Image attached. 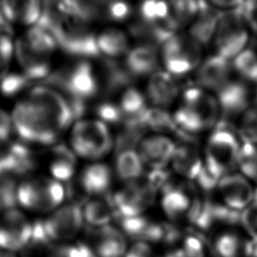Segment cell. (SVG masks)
Masks as SVG:
<instances>
[{
    "label": "cell",
    "mask_w": 257,
    "mask_h": 257,
    "mask_svg": "<svg viewBox=\"0 0 257 257\" xmlns=\"http://www.w3.org/2000/svg\"><path fill=\"white\" fill-rule=\"evenodd\" d=\"M12 126L26 142L51 145L74 120L61 93L46 86L32 87L13 108Z\"/></svg>",
    "instance_id": "obj_1"
},
{
    "label": "cell",
    "mask_w": 257,
    "mask_h": 257,
    "mask_svg": "<svg viewBox=\"0 0 257 257\" xmlns=\"http://www.w3.org/2000/svg\"><path fill=\"white\" fill-rule=\"evenodd\" d=\"M38 26L47 30L65 53L84 60L101 57L97 42V34L90 23L78 15L68 1L43 2Z\"/></svg>",
    "instance_id": "obj_2"
},
{
    "label": "cell",
    "mask_w": 257,
    "mask_h": 257,
    "mask_svg": "<svg viewBox=\"0 0 257 257\" xmlns=\"http://www.w3.org/2000/svg\"><path fill=\"white\" fill-rule=\"evenodd\" d=\"M65 98L74 119L86 111V100L96 96L99 91L97 70L89 60L79 59L52 70L42 81Z\"/></svg>",
    "instance_id": "obj_3"
},
{
    "label": "cell",
    "mask_w": 257,
    "mask_h": 257,
    "mask_svg": "<svg viewBox=\"0 0 257 257\" xmlns=\"http://www.w3.org/2000/svg\"><path fill=\"white\" fill-rule=\"evenodd\" d=\"M56 48V41L47 30L38 25L29 27L14 45L21 73L33 82L43 81L52 71L51 59Z\"/></svg>",
    "instance_id": "obj_4"
},
{
    "label": "cell",
    "mask_w": 257,
    "mask_h": 257,
    "mask_svg": "<svg viewBox=\"0 0 257 257\" xmlns=\"http://www.w3.org/2000/svg\"><path fill=\"white\" fill-rule=\"evenodd\" d=\"M242 140L229 122L218 121L212 130L204 149L205 167L218 179L234 173L238 168Z\"/></svg>",
    "instance_id": "obj_5"
},
{
    "label": "cell",
    "mask_w": 257,
    "mask_h": 257,
    "mask_svg": "<svg viewBox=\"0 0 257 257\" xmlns=\"http://www.w3.org/2000/svg\"><path fill=\"white\" fill-rule=\"evenodd\" d=\"M113 137L106 123L99 119H79L70 134L73 153L88 160H98L113 148Z\"/></svg>",
    "instance_id": "obj_6"
},
{
    "label": "cell",
    "mask_w": 257,
    "mask_h": 257,
    "mask_svg": "<svg viewBox=\"0 0 257 257\" xmlns=\"http://www.w3.org/2000/svg\"><path fill=\"white\" fill-rule=\"evenodd\" d=\"M161 60L165 70L172 75H185L197 69L201 64L202 45L189 33H175L162 45Z\"/></svg>",
    "instance_id": "obj_7"
},
{
    "label": "cell",
    "mask_w": 257,
    "mask_h": 257,
    "mask_svg": "<svg viewBox=\"0 0 257 257\" xmlns=\"http://www.w3.org/2000/svg\"><path fill=\"white\" fill-rule=\"evenodd\" d=\"M65 190L60 182L47 177L29 178L17 190L18 204L35 212H52L62 203Z\"/></svg>",
    "instance_id": "obj_8"
},
{
    "label": "cell",
    "mask_w": 257,
    "mask_h": 257,
    "mask_svg": "<svg viewBox=\"0 0 257 257\" xmlns=\"http://www.w3.org/2000/svg\"><path fill=\"white\" fill-rule=\"evenodd\" d=\"M248 29L240 9L222 12L213 38L216 54L232 61L246 49Z\"/></svg>",
    "instance_id": "obj_9"
},
{
    "label": "cell",
    "mask_w": 257,
    "mask_h": 257,
    "mask_svg": "<svg viewBox=\"0 0 257 257\" xmlns=\"http://www.w3.org/2000/svg\"><path fill=\"white\" fill-rule=\"evenodd\" d=\"M158 192L144 178L126 183L111 196L116 217L128 218L141 216L156 200Z\"/></svg>",
    "instance_id": "obj_10"
},
{
    "label": "cell",
    "mask_w": 257,
    "mask_h": 257,
    "mask_svg": "<svg viewBox=\"0 0 257 257\" xmlns=\"http://www.w3.org/2000/svg\"><path fill=\"white\" fill-rule=\"evenodd\" d=\"M84 223L82 209L76 203L60 206L43 220L46 233L53 242H67L74 239Z\"/></svg>",
    "instance_id": "obj_11"
},
{
    "label": "cell",
    "mask_w": 257,
    "mask_h": 257,
    "mask_svg": "<svg viewBox=\"0 0 257 257\" xmlns=\"http://www.w3.org/2000/svg\"><path fill=\"white\" fill-rule=\"evenodd\" d=\"M32 232V223L17 209L3 212L0 217V249L14 253L22 251Z\"/></svg>",
    "instance_id": "obj_12"
},
{
    "label": "cell",
    "mask_w": 257,
    "mask_h": 257,
    "mask_svg": "<svg viewBox=\"0 0 257 257\" xmlns=\"http://www.w3.org/2000/svg\"><path fill=\"white\" fill-rule=\"evenodd\" d=\"M197 187L193 184H176L175 182L162 193L161 206L165 215L174 222L189 220L199 197Z\"/></svg>",
    "instance_id": "obj_13"
},
{
    "label": "cell",
    "mask_w": 257,
    "mask_h": 257,
    "mask_svg": "<svg viewBox=\"0 0 257 257\" xmlns=\"http://www.w3.org/2000/svg\"><path fill=\"white\" fill-rule=\"evenodd\" d=\"M217 190L222 203L232 210L242 212L253 203L255 189L242 174L232 173L223 177Z\"/></svg>",
    "instance_id": "obj_14"
},
{
    "label": "cell",
    "mask_w": 257,
    "mask_h": 257,
    "mask_svg": "<svg viewBox=\"0 0 257 257\" xmlns=\"http://www.w3.org/2000/svg\"><path fill=\"white\" fill-rule=\"evenodd\" d=\"M175 148L176 143L168 136L154 134L144 137L136 151L145 167L160 170L168 168L171 164Z\"/></svg>",
    "instance_id": "obj_15"
},
{
    "label": "cell",
    "mask_w": 257,
    "mask_h": 257,
    "mask_svg": "<svg viewBox=\"0 0 257 257\" xmlns=\"http://www.w3.org/2000/svg\"><path fill=\"white\" fill-rule=\"evenodd\" d=\"M196 70L197 86L215 93L232 78L233 66L231 60L215 54L203 60Z\"/></svg>",
    "instance_id": "obj_16"
},
{
    "label": "cell",
    "mask_w": 257,
    "mask_h": 257,
    "mask_svg": "<svg viewBox=\"0 0 257 257\" xmlns=\"http://www.w3.org/2000/svg\"><path fill=\"white\" fill-rule=\"evenodd\" d=\"M181 104L193 110L209 130H213L219 121L221 111L216 96L199 86L186 88L182 95Z\"/></svg>",
    "instance_id": "obj_17"
},
{
    "label": "cell",
    "mask_w": 257,
    "mask_h": 257,
    "mask_svg": "<svg viewBox=\"0 0 257 257\" xmlns=\"http://www.w3.org/2000/svg\"><path fill=\"white\" fill-rule=\"evenodd\" d=\"M86 243L97 257H124L127 252L125 235L111 225L93 228Z\"/></svg>",
    "instance_id": "obj_18"
},
{
    "label": "cell",
    "mask_w": 257,
    "mask_h": 257,
    "mask_svg": "<svg viewBox=\"0 0 257 257\" xmlns=\"http://www.w3.org/2000/svg\"><path fill=\"white\" fill-rule=\"evenodd\" d=\"M214 95L218 101L221 113L227 116L242 114L250 107V90L242 79L232 77Z\"/></svg>",
    "instance_id": "obj_19"
},
{
    "label": "cell",
    "mask_w": 257,
    "mask_h": 257,
    "mask_svg": "<svg viewBox=\"0 0 257 257\" xmlns=\"http://www.w3.org/2000/svg\"><path fill=\"white\" fill-rule=\"evenodd\" d=\"M171 166L179 176L193 182L204 167V157L196 141H179L176 143Z\"/></svg>",
    "instance_id": "obj_20"
},
{
    "label": "cell",
    "mask_w": 257,
    "mask_h": 257,
    "mask_svg": "<svg viewBox=\"0 0 257 257\" xmlns=\"http://www.w3.org/2000/svg\"><path fill=\"white\" fill-rule=\"evenodd\" d=\"M100 91L104 97L122 92L130 86H133L135 78L127 70L125 64H121L117 59L103 58L100 61V69L97 71Z\"/></svg>",
    "instance_id": "obj_21"
},
{
    "label": "cell",
    "mask_w": 257,
    "mask_h": 257,
    "mask_svg": "<svg viewBox=\"0 0 257 257\" xmlns=\"http://www.w3.org/2000/svg\"><path fill=\"white\" fill-rule=\"evenodd\" d=\"M175 77L166 70H158L149 77L146 97L153 106L166 108L175 101L180 92Z\"/></svg>",
    "instance_id": "obj_22"
},
{
    "label": "cell",
    "mask_w": 257,
    "mask_h": 257,
    "mask_svg": "<svg viewBox=\"0 0 257 257\" xmlns=\"http://www.w3.org/2000/svg\"><path fill=\"white\" fill-rule=\"evenodd\" d=\"M124 64L134 77H150L160 70V53L158 47L142 43L132 48L125 55Z\"/></svg>",
    "instance_id": "obj_23"
},
{
    "label": "cell",
    "mask_w": 257,
    "mask_h": 257,
    "mask_svg": "<svg viewBox=\"0 0 257 257\" xmlns=\"http://www.w3.org/2000/svg\"><path fill=\"white\" fill-rule=\"evenodd\" d=\"M111 171L102 163H93L85 167L78 179V187L84 195L90 197L106 195L111 185Z\"/></svg>",
    "instance_id": "obj_24"
},
{
    "label": "cell",
    "mask_w": 257,
    "mask_h": 257,
    "mask_svg": "<svg viewBox=\"0 0 257 257\" xmlns=\"http://www.w3.org/2000/svg\"><path fill=\"white\" fill-rule=\"evenodd\" d=\"M222 12L209 2L200 1L199 11L190 25L189 35L200 45L208 44L215 35Z\"/></svg>",
    "instance_id": "obj_25"
},
{
    "label": "cell",
    "mask_w": 257,
    "mask_h": 257,
    "mask_svg": "<svg viewBox=\"0 0 257 257\" xmlns=\"http://www.w3.org/2000/svg\"><path fill=\"white\" fill-rule=\"evenodd\" d=\"M43 8L39 1H2L0 11L6 21L11 24L34 26L37 24Z\"/></svg>",
    "instance_id": "obj_26"
},
{
    "label": "cell",
    "mask_w": 257,
    "mask_h": 257,
    "mask_svg": "<svg viewBox=\"0 0 257 257\" xmlns=\"http://www.w3.org/2000/svg\"><path fill=\"white\" fill-rule=\"evenodd\" d=\"M47 168L52 179L58 182L70 180L76 169V155L64 145H55L48 152Z\"/></svg>",
    "instance_id": "obj_27"
},
{
    "label": "cell",
    "mask_w": 257,
    "mask_h": 257,
    "mask_svg": "<svg viewBox=\"0 0 257 257\" xmlns=\"http://www.w3.org/2000/svg\"><path fill=\"white\" fill-rule=\"evenodd\" d=\"M143 121L148 131H153L157 135L167 136L168 134H175L181 141H192L196 140L191 135L182 132L175 119L173 114L168 112L166 108L151 106L143 116Z\"/></svg>",
    "instance_id": "obj_28"
},
{
    "label": "cell",
    "mask_w": 257,
    "mask_h": 257,
    "mask_svg": "<svg viewBox=\"0 0 257 257\" xmlns=\"http://www.w3.org/2000/svg\"><path fill=\"white\" fill-rule=\"evenodd\" d=\"M81 209L84 222L92 228L110 225L111 220L116 216L111 197L106 195L90 197Z\"/></svg>",
    "instance_id": "obj_29"
},
{
    "label": "cell",
    "mask_w": 257,
    "mask_h": 257,
    "mask_svg": "<svg viewBox=\"0 0 257 257\" xmlns=\"http://www.w3.org/2000/svg\"><path fill=\"white\" fill-rule=\"evenodd\" d=\"M96 42L100 55L109 59H117L131 50L127 34L115 27H108L99 32Z\"/></svg>",
    "instance_id": "obj_30"
},
{
    "label": "cell",
    "mask_w": 257,
    "mask_h": 257,
    "mask_svg": "<svg viewBox=\"0 0 257 257\" xmlns=\"http://www.w3.org/2000/svg\"><path fill=\"white\" fill-rule=\"evenodd\" d=\"M130 34L143 41V44H150L159 48L175 33L166 24L150 23L140 18L130 25Z\"/></svg>",
    "instance_id": "obj_31"
},
{
    "label": "cell",
    "mask_w": 257,
    "mask_h": 257,
    "mask_svg": "<svg viewBox=\"0 0 257 257\" xmlns=\"http://www.w3.org/2000/svg\"><path fill=\"white\" fill-rule=\"evenodd\" d=\"M199 4L200 1L192 0L169 2L170 14L165 23L166 26L174 33H178L188 25L190 26L199 11Z\"/></svg>",
    "instance_id": "obj_32"
},
{
    "label": "cell",
    "mask_w": 257,
    "mask_h": 257,
    "mask_svg": "<svg viewBox=\"0 0 257 257\" xmlns=\"http://www.w3.org/2000/svg\"><path fill=\"white\" fill-rule=\"evenodd\" d=\"M114 170L121 181L132 183L143 178L145 165L136 150H126L116 154Z\"/></svg>",
    "instance_id": "obj_33"
},
{
    "label": "cell",
    "mask_w": 257,
    "mask_h": 257,
    "mask_svg": "<svg viewBox=\"0 0 257 257\" xmlns=\"http://www.w3.org/2000/svg\"><path fill=\"white\" fill-rule=\"evenodd\" d=\"M54 242L45 231L43 220L32 223L30 239L21 251L23 257H48L54 249Z\"/></svg>",
    "instance_id": "obj_34"
},
{
    "label": "cell",
    "mask_w": 257,
    "mask_h": 257,
    "mask_svg": "<svg viewBox=\"0 0 257 257\" xmlns=\"http://www.w3.org/2000/svg\"><path fill=\"white\" fill-rule=\"evenodd\" d=\"M147 102L146 95L136 87L130 86L121 92L117 103L125 120H143L144 114L150 107Z\"/></svg>",
    "instance_id": "obj_35"
},
{
    "label": "cell",
    "mask_w": 257,
    "mask_h": 257,
    "mask_svg": "<svg viewBox=\"0 0 257 257\" xmlns=\"http://www.w3.org/2000/svg\"><path fill=\"white\" fill-rule=\"evenodd\" d=\"M232 66L243 81L257 83V53L252 49H244L233 60Z\"/></svg>",
    "instance_id": "obj_36"
},
{
    "label": "cell",
    "mask_w": 257,
    "mask_h": 257,
    "mask_svg": "<svg viewBox=\"0 0 257 257\" xmlns=\"http://www.w3.org/2000/svg\"><path fill=\"white\" fill-rule=\"evenodd\" d=\"M245 242L233 232L220 234L214 243V249L219 257H241L244 255Z\"/></svg>",
    "instance_id": "obj_37"
},
{
    "label": "cell",
    "mask_w": 257,
    "mask_h": 257,
    "mask_svg": "<svg viewBox=\"0 0 257 257\" xmlns=\"http://www.w3.org/2000/svg\"><path fill=\"white\" fill-rule=\"evenodd\" d=\"M140 18L144 21L157 24H165L169 14L170 5L169 2L150 0L141 3L139 8Z\"/></svg>",
    "instance_id": "obj_38"
},
{
    "label": "cell",
    "mask_w": 257,
    "mask_h": 257,
    "mask_svg": "<svg viewBox=\"0 0 257 257\" xmlns=\"http://www.w3.org/2000/svg\"><path fill=\"white\" fill-rule=\"evenodd\" d=\"M238 168L244 177L257 184V145L242 144Z\"/></svg>",
    "instance_id": "obj_39"
},
{
    "label": "cell",
    "mask_w": 257,
    "mask_h": 257,
    "mask_svg": "<svg viewBox=\"0 0 257 257\" xmlns=\"http://www.w3.org/2000/svg\"><path fill=\"white\" fill-rule=\"evenodd\" d=\"M237 131L243 143L257 145V106H250L241 114Z\"/></svg>",
    "instance_id": "obj_40"
},
{
    "label": "cell",
    "mask_w": 257,
    "mask_h": 257,
    "mask_svg": "<svg viewBox=\"0 0 257 257\" xmlns=\"http://www.w3.org/2000/svg\"><path fill=\"white\" fill-rule=\"evenodd\" d=\"M19 184L13 175H0V208L6 210L15 209L18 204L17 190Z\"/></svg>",
    "instance_id": "obj_41"
},
{
    "label": "cell",
    "mask_w": 257,
    "mask_h": 257,
    "mask_svg": "<svg viewBox=\"0 0 257 257\" xmlns=\"http://www.w3.org/2000/svg\"><path fill=\"white\" fill-rule=\"evenodd\" d=\"M32 82L23 73H8L0 81V91L6 96H14L24 90H30Z\"/></svg>",
    "instance_id": "obj_42"
},
{
    "label": "cell",
    "mask_w": 257,
    "mask_h": 257,
    "mask_svg": "<svg viewBox=\"0 0 257 257\" xmlns=\"http://www.w3.org/2000/svg\"><path fill=\"white\" fill-rule=\"evenodd\" d=\"M95 112L98 119L106 124L110 123L121 125L125 120L118 103H115L109 99H105L98 103L95 108Z\"/></svg>",
    "instance_id": "obj_43"
},
{
    "label": "cell",
    "mask_w": 257,
    "mask_h": 257,
    "mask_svg": "<svg viewBox=\"0 0 257 257\" xmlns=\"http://www.w3.org/2000/svg\"><path fill=\"white\" fill-rule=\"evenodd\" d=\"M14 46L8 35H0V81L8 74Z\"/></svg>",
    "instance_id": "obj_44"
},
{
    "label": "cell",
    "mask_w": 257,
    "mask_h": 257,
    "mask_svg": "<svg viewBox=\"0 0 257 257\" xmlns=\"http://www.w3.org/2000/svg\"><path fill=\"white\" fill-rule=\"evenodd\" d=\"M241 224L252 240L257 241V205L252 203L241 212Z\"/></svg>",
    "instance_id": "obj_45"
},
{
    "label": "cell",
    "mask_w": 257,
    "mask_h": 257,
    "mask_svg": "<svg viewBox=\"0 0 257 257\" xmlns=\"http://www.w3.org/2000/svg\"><path fill=\"white\" fill-rule=\"evenodd\" d=\"M196 183V187L203 191V193H211L212 191L218 188L220 179L215 177L206 167L204 164L203 169L201 170L200 174L194 181Z\"/></svg>",
    "instance_id": "obj_46"
},
{
    "label": "cell",
    "mask_w": 257,
    "mask_h": 257,
    "mask_svg": "<svg viewBox=\"0 0 257 257\" xmlns=\"http://www.w3.org/2000/svg\"><path fill=\"white\" fill-rule=\"evenodd\" d=\"M182 249L184 250L185 257H204V244L197 234L190 233L185 238Z\"/></svg>",
    "instance_id": "obj_47"
},
{
    "label": "cell",
    "mask_w": 257,
    "mask_h": 257,
    "mask_svg": "<svg viewBox=\"0 0 257 257\" xmlns=\"http://www.w3.org/2000/svg\"><path fill=\"white\" fill-rule=\"evenodd\" d=\"M240 11L247 27L257 34V0L244 1Z\"/></svg>",
    "instance_id": "obj_48"
},
{
    "label": "cell",
    "mask_w": 257,
    "mask_h": 257,
    "mask_svg": "<svg viewBox=\"0 0 257 257\" xmlns=\"http://www.w3.org/2000/svg\"><path fill=\"white\" fill-rule=\"evenodd\" d=\"M48 257H82L77 244H62L51 251Z\"/></svg>",
    "instance_id": "obj_49"
},
{
    "label": "cell",
    "mask_w": 257,
    "mask_h": 257,
    "mask_svg": "<svg viewBox=\"0 0 257 257\" xmlns=\"http://www.w3.org/2000/svg\"><path fill=\"white\" fill-rule=\"evenodd\" d=\"M124 257H159L151 246L145 242H137L126 252Z\"/></svg>",
    "instance_id": "obj_50"
},
{
    "label": "cell",
    "mask_w": 257,
    "mask_h": 257,
    "mask_svg": "<svg viewBox=\"0 0 257 257\" xmlns=\"http://www.w3.org/2000/svg\"><path fill=\"white\" fill-rule=\"evenodd\" d=\"M12 127L11 117L0 108V143L8 140Z\"/></svg>",
    "instance_id": "obj_51"
},
{
    "label": "cell",
    "mask_w": 257,
    "mask_h": 257,
    "mask_svg": "<svg viewBox=\"0 0 257 257\" xmlns=\"http://www.w3.org/2000/svg\"><path fill=\"white\" fill-rule=\"evenodd\" d=\"M244 255L246 257H257V241L249 240L245 241L244 247Z\"/></svg>",
    "instance_id": "obj_52"
},
{
    "label": "cell",
    "mask_w": 257,
    "mask_h": 257,
    "mask_svg": "<svg viewBox=\"0 0 257 257\" xmlns=\"http://www.w3.org/2000/svg\"><path fill=\"white\" fill-rule=\"evenodd\" d=\"M11 32H12L11 25L6 21V19L4 18V16L2 15V13L0 11V35L10 36Z\"/></svg>",
    "instance_id": "obj_53"
},
{
    "label": "cell",
    "mask_w": 257,
    "mask_h": 257,
    "mask_svg": "<svg viewBox=\"0 0 257 257\" xmlns=\"http://www.w3.org/2000/svg\"><path fill=\"white\" fill-rule=\"evenodd\" d=\"M0 257H16L14 253L7 251H0Z\"/></svg>",
    "instance_id": "obj_54"
},
{
    "label": "cell",
    "mask_w": 257,
    "mask_h": 257,
    "mask_svg": "<svg viewBox=\"0 0 257 257\" xmlns=\"http://www.w3.org/2000/svg\"><path fill=\"white\" fill-rule=\"evenodd\" d=\"M253 203L257 205V188L254 191V199H253Z\"/></svg>",
    "instance_id": "obj_55"
},
{
    "label": "cell",
    "mask_w": 257,
    "mask_h": 257,
    "mask_svg": "<svg viewBox=\"0 0 257 257\" xmlns=\"http://www.w3.org/2000/svg\"><path fill=\"white\" fill-rule=\"evenodd\" d=\"M256 101H257V91H256Z\"/></svg>",
    "instance_id": "obj_56"
}]
</instances>
